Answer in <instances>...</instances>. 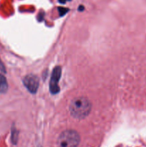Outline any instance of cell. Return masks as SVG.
<instances>
[{"label": "cell", "instance_id": "obj_1", "mask_svg": "<svg viewBox=\"0 0 146 147\" xmlns=\"http://www.w3.org/2000/svg\"><path fill=\"white\" fill-rule=\"evenodd\" d=\"M91 108V103L87 98L77 97L72 100L70 105V111L74 118L82 119L90 114Z\"/></svg>", "mask_w": 146, "mask_h": 147}, {"label": "cell", "instance_id": "obj_2", "mask_svg": "<svg viewBox=\"0 0 146 147\" xmlns=\"http://www.w3.org/2000/svg\"><path fill=\"white\" fill-rule=\"evenodd\" d=\"M80 137L76 131L68 129L60 135L58 144L60 147H77L80 144Z\"/></svg>", "mask_w": 146, "mask_h": 147}, {"label": "cell", "instance_id": "obj_3", "mask_svg": "<svg viewBox=\"0 0 146 147\" xmlns=\"http://www.w3.org/2000/svg\"><path fill=\"white\" fill-rule=\"evenodd\" d=\"M62 74L61 67L57 66L54 68L52 71V74L51 76V80L50 83V90L52 94H56L60 91L59 88V81H60V77Z\"/></svg>", "mask_w": 146, "mask_h": 147}, {"label": "cell", "instance_id": "obj_4", "mask_svg": "<svg viewBox=\"0 0 146 147\" xmlns=\"http://www.w3.org/2000/svg\"><path fill=\"white\" fill-rule=\"evenodd\" d=\"M39 78L34 75H28L24 78V84L31 93H35L39 88Z\"/></svg>", "mask_w": 146, "mask_h": 147}, {"label": "cell", "instance_id": "obj_5", "mask_svg": "<svg viewBox=\"0 0 146 147\" xmlns=\"http://www.w3.org/2000/svg\"><path fill=\"white\" fill-rule=\"evenodd\" d=\"M8 89V83L7 79L3 75L0 74V93H4Z\"/></svg>", "mask_w": 146, "mask_h": 147}, {"label": "cell", "instance_id": "obj_6", "mask_svg": "<svg viewBox=\"0 0 146 147\" xmlns=\"http://www.w3.org/2000/svg\"><path fill=\"white\" fill-rule=\"evenodd\" d=\"M11 141L14 144H17V131L15 129H12L11 131Z\"/></svg>", "mask_w": 146, "mask_h": 147}, {"label": "cell", "instance_id": "obj_7", "mask_svg": "<svg viewBox=\"0 0 146 147\" xmlns=\"http://www.w3.org/2000/svg\"><path fill=\"white\" fill-rule=\"evenodd\" d=\"M0 71H1V73H6L5 67H4V64H3V63H2V61L1 60V59H0Z\"/></svg>", "mask_w": 146, "mask_h": 147}, {"label": "cell", "instance_id": "obj_8", "mask_svg": "<svg viewBox=\"0 0 146 147\" xmlns=\"http://www.w3.org/2000/svg\"><path fill=\"white\" fill-rule=\"evenodd\" d=\"M71 1V0H59L60 3H61V4H65L67 1Z\"/></svg>", "mask_w": 146, "mask_h": 147}]
</instances>
